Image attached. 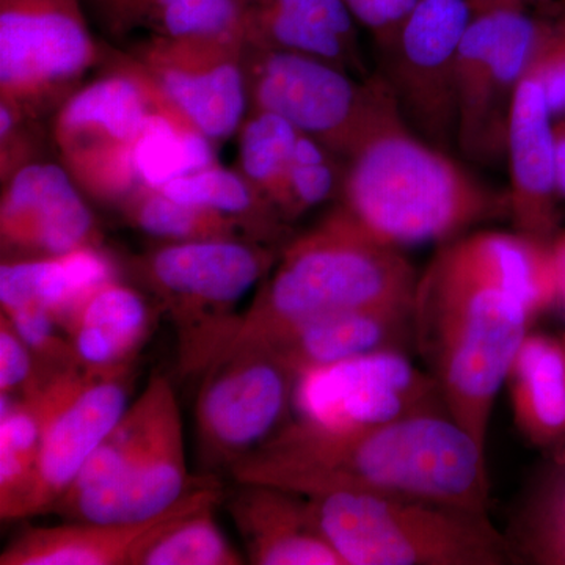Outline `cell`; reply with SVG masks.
I'll return each instance as SVG.
<instances>
[{
	"mask_svg": "<svg viewBox=\"0 0 565 565\" xmlns=\"http://www.w3.org/2000/svg\"><path fill=\"white\" fill-rule=\"evenodd\" d=\"M281 250L256 241L166 243L132 259L177 334L181 377L206 374L233 340L241 303L269 275Z\"/></svg>",
	"mask_w": 565,
	"mask_h": 565,
	"instance_id": "obj_7",
	"label": "cell"
},
{
	"mask_svg": "<svg viewBox=\"0 0 565 565\" xmlns=\"http://www.w3.org/2000/svg\"><path fill=\"white\" fill-rule=\"evenodd\" d=\"M552 2H555V0H522L525 7L537 6L541 7V9H545V7H548Z\"/></svg>",
	"mask_w": 565,
	"mask_h": 565,
	"instance_id": "obj_43",
	"label": "cell"
},
{
	"mask_svg": "<svg viewBox=\"0 0 565 565\" xmlns=\"http://www.w3.org/2000/svg\"><path fill=\"white\" fill-rule=\"evenodd\" d=\"M553 258H555L557 285H559V303L565 308V228L553 237L552 243Z\"/></svg>",
	"mask_w": 565,
	"mask_h": 565,
	"instance_id": "obj_39",
	"label": "cell"
},
{
	"mask_svg": "<svg viewBox=\"0 0 565 565\" xmlns=\"http://www.w3.org/2000/svg\"><path fill=\"white\" fill-rule=\"evenodd\" d=\"M104 33L128 44L148 36L241 32L236 0H82Z\"/></svg>",
	"mask_w": 565,
	"mask_h": 565,
	"instance_id": "obj_25",
	"label": "cell"
},
{
	"mask_svg": "<svg viewBox=\"0 0 565 565\" xmlns=\"http://www.w3.org/2000/svg\"><path fill=\"white\" fill-rule=\"evenodd\" d=\"M40 118L31 117L24 110L0 102V182H7L13 174L40 158Z\"/></svg>",
	"mask_w": 565,
	"mask_h": 565,
	"instance_id": "obj_34",
	"label": "cell"
},
{
	"mask_svg": "<svg viewBox=\"0 0 565 565\" xmlns=\"http://www.w3.org/2000/svg\"><path fill=\"white\" fill-rule=\"evenodd\" d=\"M114 263L99 247H84L61 256L9 259L0 267L2 311L43 307L63 330L82 303L115 277Z\"/></svg>",
	"mask_w": 565,
	"mask_h": 565,
	"instance_id": "obj_22",
	"label": "cell"
},
{
	"mask_svg": "<svg viewBox=\"0 0 565 565\" xmlns=\"http://www.w3.org/2000/svg\"><path fill=\"white\" fill-rule=\"evenodd\" d=\"M106 54L82 0H0V102L43 118Z\"/></svg>",
	"mask_w": 565,
	"mask_h": 565,
	"instance_id": "obj_10",
	"label": "cell"
},
{
	"mask_svg": "<svg viewBox=\"0 0 565 565\" xmlns=\"http://www.w3.org/2000/svg\"><path fill=\"white\" fill-rule=\"evenodd\" d=\"M291 405L296 418L332 429L448 414L434 375L415 366L404 351L367 353L299 375Z\"/></svg>",
	"mask_w": 565,
	"mask_h": 565,
	"instance_id": "obj_14",
	"label": "cell"
},
{
	"mask_svg": "<svg viewBox=\"0 0 565 565\" xmlns=\"http://www.w3.org/2000/svg\"><path fill=\"white\" fill-rule=\"evenodd\" d=\"M104 63L103 76L55 110L51 137L84 195L118 207L145 189L134 150L152 115L172 104L121 50H110Z\"/></svg>",
	"mask_w": 565,
	"mask_h": 565,
	"instance_id": "obj_8",
	"label": "cell"
},
{
	"mask_svg": "<svg viewBox=\"0 0 565 565\" xmlns=\"http://www.w3.org/2000/svg\"><path fill=\"white\" fill-rule=\"evenodd\" d=\"M520 434L537 448L565 441V348L563 341L530 333L516 353L508 381Z\"/></svg>",
	"mask_w": 565,
	"mask_h": 565,
	"instance_id": "obj_24",
	"label": "cell"
},
{
	"mask_svg": "<svg viewBox=\"0 0 565 565\" xmlns=\"http://www.w3.org/2000/svg\"><path fill=\"white\" fill-rule=\"evenodd\" d=\"M414 303L355 308L321 316L294 327L258 351L269 352L296 379L367 353L405 352L408 345H415Z\"/></svg>",
	"mask_w": 565,
	"mask_h": 565,
	"instance_id": "obj_20",
	"label": "cell"
},
{
	"mask_svg": "<svg viewBox=\"0 0 565 565\" xmlns=\"http://www.w3.org/2000/svg\"><path fill=\"white\" fill-rule=\"evenodd\" d=\"M255 565H344L311 515L308 497L264 484H239L226 503Z\"/></svg>",
	"mask_w": 565,
	"mask_h": 565,
	"instance_id": "obj_21",
	"label": "cell"
},
{
	"mask_svg": "<svg viewBox=\"0 0 565 565\" xmlns=\"http://www.w3.org/2000/svg\"><path fill=\"white\" fill-rule=\"evenodd\" d=\"M475 17L467 0H418L392 44L382 51V76L405 122L424 140L457 147V63Z\"/></svg>",
	"mask_w": 565,
	"mask_h": 565,
	"instance_id": "obj_12",
	"label": "cell"
},
{
	"mask_svg": "<svg viewBox=\"0 0 565 565\" xmlns=\"http://www.w3.org/2000/svg\"><path fill=\"white\" fill-rule=\"evenodd\" d=\"M36 356L9 319L0 318V394L20 396L35 392L46 375L36 373Z\"/></svg>",
	"mask_w": 565,
	"mask_h": 565,
	"instance_id": "obj_35",
	"label": "cell"
},
{
	"mask_svg": "<svg viewBox=\"0 0 565 565\" xmlns=\"http://www.w3.org/2000/svg\"><path fill=\"white\" fill-rule=\"evenodd\" d=\"M500 2L503 9L526 10V7L523 6L522 0H500Z\"/></svg>",
	"mask_w": 565,
	"mask_h": 565,
	"instance_id": "obj_42",
	"label": "cell"
},
{
	"mask_svg": "<svg viewBox=\"0 0 565 565\" xmlns=\"http://www.w3.org/2000/svg\"><path fill=\"white\" fill-rule=\"evenodd\" d=\"M344 169L345 159L321 141L300 132L278 206L281 217L291 223L315 207L338 199Z\"/></svg>",
	"mask_w": 565,
	"mask_h": 565,
	"instance_id": "obj_31",
	"label": "cell"
},
{
	"mask_svg": "<svg viewBox=\"0 0 565 565\" xmlns=\"http://www.w3.org/2000/svg\"><path fill=\"white\" fill-rule=\"evenodd\" d=\"M222 497L221 482L211 475L161 515L141 522L31 527L3 550L0 565H134L141 550L163 530L192 512L221 503Z\"/></svg>",
	"mask_w": 565,
	"mask_h": 565,
	"instance_id": "obj_18",
	"label": "cell"
},
{
	"mask_svg": "<svg viewBox=\"0 0 565 565\" xmlns=\"http://www.w3.org/2000/svg\"><path fill=\"white\" fill-rule=\"evenodd\" d=\"M121 51L212 143L239 131L250 109L243 33L148 36Z\"/></svg>",
	"mask_w": 565,
	"mask_h": 565,
	"instance_id": "obj_13",
	"label": "cell"
},
{
	"mask_svg": "<svg viewBox=\"0 0 565 565\" xmlns=\"http://www.w3.org/2000/svg\"><path fill=\"white\" fill-rule=\"evenodd\" d=\"M475 14L487 13V11L503 9L500 0H467Z\"/></svg>",
	"mask_w": 565,
	"mask_h": 565,
	"instance_id": "obj_40",
	"label": "cell"
},
{
	"mask_svg": "<svg viewBox=\"0 0 565 565\" xmlns=\"http://www.w3.org/2000/svg\"><path fill=\"white\" fill-rule=\"evenodd\" d=\"M418 0H375L379 17L384 24L385 40L382 44L381 52L392 44L394 36L399 31L401 25L407 20L408 14L415 9Z\"/></svg>",
	"mask_w": 565,
	"mask_h": 565,
	"instance_id": "obj_37",
	"label": "cell"
},
{
	"mask_svg": "<svg viewBox=\"0 0 565 565\" xmlns=\"http://www.w3.org/2000/svg\"><path fill=\"white\" fill-rule=\"evenodd\" d=\"M294 384L296 377L258 349L212 364L195 405L204 467L228 470L277 433L291 405Z\"/></svg>",
	"mask_w": 565,
	"mask_h": 565,
	"instance_id": "obj_16",
	"label": "cell"
},
{
	"mask_svg": "<svg viewBox=\"0 0 565 565\" xmlns=\"http://www.w3.org/2000/svg\"><path fill=\"white\" fill-rule=\"evenodd\" d=\"M159 191L177 202L196 204L243 222L264 244L285 245L291 239L289 223L237 169L214 163L181 174Z\"/></svg>",
	"mask_w": 565,
	"mask_h": 565,
	"instance_id": "obj_26",
	"label": "cell"
},
{
	"mask_svg": "<svg viewBox=\"0 0 565 565\" xmlns=\"http://www.w3.org/2000/svg\"><path fill=\"white\" fill-rule=\"evenodd\" d=\"M505 161L511 177L509 217L515 232L552 243L561 230L555 117L546 102L544 87L530 71L516 88Z\"/></svg>",
	"mask_w": 565,
	"mask_h": 565,
	"instance_id": "obj_19",
	"label": "cell"
},
{
	"mask_svg": "<svg viewBox=\"0 0 565 565\" xmlns=\"http://www.w3.org/2000/svg\"><path fill=\"white\" fill-rule=\"evenodd\" d=\"M282 9L300 14L305 20L340 36L349 46L359 47L356 21L343 0H273Z\"/></svg>",
	"mask_w": 565,
	"mask_h": 565,
	"instance_id": "obj_36",
	"label": "cell"
},
{
	"mask_svg": "<svg viewBox=\"0 0 565 565\" xmlns=\"http://www.w3.org/2000/svg\"><path fill=\"white\" fill-rule=\"evenodd\" d=\"M539 39L527 70L544 87L553 117L565 115V18L542 13Z\"/></svg>",
	"mask_w": 565,
	"mask_h": 565,
	"instance_id": "obj_33",
	"label": "cell"
},
{
	"mask_svg": "<svg viewBox=\"0 0 565 565\" xmlns=\"http://www.w3.org/2000/svg\"><path fill=\"white\" fill-rule=\"evenodd\" d=\"M556 120L561 121V125H563L565 128V115H561V117H556Z\"/></svg>",
	"mask_w": 565,
	"mask_h": 565,
	"instance_id": "obj_44",
	"label": "cell"
},
{
	"mask_svg": "<svg viewBox=\"0 0 565 565\" xmlns=\"http://www.w3.org/2000/svg\"><path fill=\"white\" fill-rule=\"evenodd\" d=\"M311 515L344 565H514L489 511L390 494L308 497Z\"/></svg>",
	"mask_w": 565,
	"mask_h": 565,
	"instance_id": "obj_6",
	"label": "cell"
},
{
	"mask_svg": "<svg viewBox=\"0 0 565 565\" xmlns=\"http://www.w3.org/2000/svg\"><path fill=\"white\" fill-rule=\"evenodd\" d=\"M11 322L33 355L46 364L51 373L66 367L82 366L74 352L73 343L66 340L57 319L43 307H25L18 310L2 311Z\"/></svg>",
	"mask_w": 565,
	"mask_h": 565,
	"instance_id": "obj_32",
	"label": "cell"
},
{
	"mask_svg": "<svg viewBox=\"0 0 565 565\" xmlns=\"http://www.w3.org/2000/svg\"><path fill=\"white\" fill-rule=\"evenodd\" d=\"M534 319L520 296L514 248L503 232L465 233L440 244L419 275L415 348L448 414L482 448L494 399Z\"/></svg>",
	"mask_w": 565,
	"mask_h": 565,
	"instance_id": "obj_2",
	"label": "cell"
},
{
	"mask_svg": "<svg viewBox=\"0 0 565 565\" xmlns=\"http://www.w3.org/2000/svg\"><path fill=\"white\" fill-rule=\"evenodd\" d=\"M338 204L379 239L403 248L445 244L509 217L508 192L419 137L403 120L379 129L345 159Z\"/></svg>",
	"mask_w": 565,
	"mask_h": 565,
	"instance_id": "obj_4",
	"label": "cell"
},
{
	"mask_svg": "<svg viewBox=\"0 0 565 565\" xmlns=\"http://www.w3.org/2000/svg\"><path fill=\"white\" fill-rule=\"evenodd\" d=\"M118 211L134 228L163 243L225 239L262 243L243 222L207 207L177 202L159 189H141L125 200Z\"/></svg>",
	"mask_w": 565,
	"mask_h": 565,
	"instance_id": "obj_27",
	"label": "cell"
},
{
	"mask_svg": "<svg viewBox=\"0 0 565 565\" xmlns=\"http://www.w3.org/2000/svg\"><path fill=\"white\" fill-rule=\"evenodd\" d=\"M0 243L3 252L43 258L99 247L102 233L68 170L43 159L3 182Z\"/></svg>",
	"mask_w": 565,
	"mask_h": 565,
	"instance_id": "obj_17",
	"label": "cell"
},
{
	"mask_svg": "<svg viewBox=\"0 0 565 565\" xmlns=\"http://www.w3.org/2000/svg\"><path fill=\"white\" fill-rule=\"evenodd\" d=\"M343 2L351 11L356 24L366 29L371 39L374 40L375 46L381 50L385 40V31L381 17H379L377 7H375V0H343Z\"/></svg>",
	"mask_w": 565,
	"mask_h": 565,
	"instance_id": "obj_38",
	"label": "cell"
},
{
	"mask_svg": "<svg viewBox=\"0 0 565 565\" xmlns=\"http://www.w3.org/2000/svg\"><path fill=\"white\" fill-rule=\"evenodd\" d=\"M563 343H564V348H565V340L563 341Z\"/></svg>",
	"mask_w": 565,
	"mask_h": 565,
	"instance_id": "obj_45",
	"label": "cell"
},
{
	"mask_svg": "<svg viewBox=\"0 0 565 565\" xmlns=\"http://www.w3.org/2000/svg\"><path fill=\"white\" fill-rule=\"evenodd\" d=\"M544 13L556 14V17L565 18V0H555V2L550 3L548 7H545Z\"/></svg>",
	"mask_w": 565,
	"mask_h": 565,
	"instance_id": "obj_41",
	"label": "cell"
},
{
	"mask_svg": "<svg viewBox=\"0 0 565 565\" xmlns=\"http://www.w3.org/2000/svg\"><path fill=\"white\" fill-rule=\"evenodd\" d=\"M131 371L93 373L73 366L51 374L32 393L44 423L31 515L54 509L126 414Z\"/></svg>",
	"mask_w": 565,
	"mask_h": 565,
	"instance_id": "obj_15",
	"label": "cell"
},
{
	"mask_svg": "<svg viewBox=\"0 0 565 565\" xmlns=\"http://www.w3.org/2000/svg\"><path fill=\"white\" fill-rule=\"evenodd\" d=\"M541 29L526 10L475 14L457 63V150L470 161H504L516 88L525 76Z\"/></svg>",
	"mask_w": 565,
	"mask_h": 565,
	"instance_id": "obj_11",
	"label": "cell"
},
{
	"mask_svg": "<svg viewBox=\"0 0 565 565\" xmlns=\"http://www.w3.org/2000/svg\"><path fill=\"white\" fill-rule=\"evenodd\" d=\"M236 136V169L278 211L299 129L273 111L250 109Z\"/></svg>",
	"mask_w": 565,
	"mask_h": 565,
	"instance_id": "obj_29",
	"label": "cell"
},
{
	"mask_svg": "<svg viewBox=\"0 0 565 565\" xmlns=\"http://www.w3.org/2000/svg\"><path fill=\"white\" fill-rule=\"evenodd\" d=\"M210 476L189 475L177 393L154 374L52 511L70 522H141Z\"/></svg>",
	"mask_w": 565,
	"mask_h": 565,
	"instance_id": "obj_5",
	"label": "cell"
},
{
	"mask_svg": "<svg viewBox=\"0 0 565 565\" xmlns=\"http://www.w3.org/2000/svg\"><path fill=\"white\" fill-rule=\"evenodd\" d=\"M418 278L403 248L379 239L337 204L313 228L282 245L239 329L215 362L263 348L321 316L414 303Z\"/></svg>",
	"mask_w": 565,
	"mask_h": 565,
	"instance_id": "obj_3",
	"label": "cell"
},
{
	"mask_svg": "<svg viewBox=\"0 0 565 565\" xmlns=\"http://www.w3.org/2000/svg\"><path fill=\"white\" fill-rule=\"evenodd\" d=\"M228 471L237 484L303 497L377 493L489 511L486 448L445 412L359 429L296 418Z\"/></svg>",
	"mask_w": 565,
	"mask_h": 565,
	"instance_id": "obj_1",
	"label": "cell"
},
{
	"mask_svg": "<svg viewBox=\"0 0 565 565\" xmlns=\"http://www.w3.org/2000/svg\"><path fill=\"white\" fill-rule=\"evenodd\" d=\"M151 323L145 297L132 286L111 280L82 303L66 334L85 370L114 373L131 370Z\"/></svg>",
	"mask_w": 565,
	"mask_h": 565,
	"instance_id": "obj_23",
	"label": "cell"
},
{
	"mask_svg": "<svg viewBox=\"0 0 565 565\" xmlns=\"http://www.w3.org/2000/svg\"><path fill=\"white\" fill-rule=\"evenodd\" d=\"M508 535L519 564L565 565V448L539 476Z\"/></svg>",
	"mask_w": 565,
	"mask_h": 565,
	"instance_id": "obj_28",
	"label": "cell"
},
{
	"mask_svg": "<svg viewBox=\"0 0 565 565\" xmlns=\"http://www.w3.org/2000/svg\"><path fill=\"white\" fill-rule=\"evenodd\" d=\"M217 504L206 505L163 530L134 565H241L245 557L215 522Z\"/></svg>",
	"mask_w": 565,
	"mask_h": 565,
	"instance_id": "obj_30",
	"label": "cell"
},
{
	"mask_svg": "<svg viewBox=\"0 0 565 565\" xmlns=\"http://www.w3.org/2000/svg\"><path fill=\"white\" fill-rule=\"evenodd\" d=\"M245 79L250 109L280 115L343 159L404 118L382 74L356 79L351 71L311 55L245 44Z\"/></svg>",
	"mask_w": 565,
	"mask_h": 565,
	"instance_id": "obj_9",
	"label": "cell"
}]
</instances>
